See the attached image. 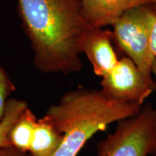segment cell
Listing matches in <instances>:
<instances>
[{
	"mask_svg": "<svg viewBox=\"0 0 156 156\" xmlns=\"http://www.w3.org/2000/svg\"><path fill=\"white\" fill-rule=\"evenodd\" d=\"M17 11L39 72L69 75L80 71V54L90 30L82 0H17Z\"/></svg>",
	"mask_w": 156,
	"mask_h": 156,
	"instance_id": "6da1fadb",
	"label": "cell"
},
{
	"mask_svg": "<svg viewBox=\"0 0 156 156\" xmlns=\"http://www.w3.org/2000/svg\"><path fill=\"white\" fill-rule=\"evenodd\" d=\"M141 108L109 98L101 90L83 88L66 93L44 115L63 135L53 156H77L95 133L112 123L134 116Z\"/></svg>",
	"mask_w": 156,
	"mask_h": 156,
	"instance_id": "7a4b0ae2",
	"label": "cell"
},
{
	"mask_svg": "<svg viewBox=\"0 0 156 156\" xmlns=\"http://www.w3.org/2000/svg\"><path fill=\"white\" fill-rule=\"evenodd\" d=\"M144 5L126 11L112 25L114 42L121 51L130 58L150 83L155 59L151 48V35L156 20V11Z\"/></svg>",
	"mask_w": 156,
	"mask_h": 156,
	"instance_id": "3957f363",
	"label": "cell"
},
{
	"mask_svg": "<svg viewBox=\"0 0 156 156\" xmlns=\"http://www.w3.org/2000/svg\"><path fill=\"white\" fill-rule=\"evenodd\" d=\"M117 122L115 131L97 145L98 156L156 155V108L151 103Z\"/></svg>",
	"mask_w": 156,
	"mask_h": 156,
	"instance_id": "277c9868",
	"label": "cell"
},
{
	"mask_svg": "<svg viewBox=\"0 0 156 156\" xmlns=\"http://www.w3.org/2000/svg\"><path fill=\"white\" fill-rule=\"evenodd\" d=\"M102 78L101 92L120 102L142 106L156 90V84L150 83L128 56L120 58L114 69Z\"/></svg>",
	"mask_w": 156,
	"mask_h": 156,
	"instance_id": "5b68a950",
	"label": "cell"
},
{
	"mask_svg": "<svg viewBox=\"0 0 156 156\" xmlns=\"http://www.w3.org/2000/svg\"><path fill=\"white\" fill-rule=\"evenodd\" d=\"M156 0H82L83 15L90 29L112 25L129 9L155 5Z\"/></svg>",
	"mask_w": 156,
	"mask_h": 156,
	"instance_id": "8992f818",
	"label": "cell"
},
{
	"mask_svg": "<svg viewBox=\"0 0 156 156\" xmlns=\"http://www.w3.org/2000/svg\"><path fill=\"white\" fill-rule=\"evenodd\" d=\"M113 31L103 28L90 29L83 45V53L92 64L93 72L104 77L118 63L119 58L113 47Z\"/></svg>",
	"mask_w": 156,
	"mask_h": 156,
	"instance_id": "52a82bcc",
	"label": "cell"
},
{
	"mask_svg": "<svg viewBox=\"0 0 156 156\" xmlns=\"http://www.w3.org/2000/svg\"><path fill=\"white\" fill-rule=\"evenodd\" d=\"M62 140L63 135L44 116L38 119L29 152L32 156H53Z\"/></svg>",
	"mask_w": 156,
	"mask_h": 156,
	"instance_id": "ba28073f",
	"label": "cell"
},
{
	"mask_svg": "<svg viewBox=\"0 0 156 156\" xmlns=\"http://www.w3.org/2000/svg\"><path fill=\"white\" fill-rule=\"evenodd\" d=\"M38 119L28 107L20 115L9 132L12 146L22 153L29 151L36 130Z\"/></svg>",
	"mask_w": 156,
	"mask_h": 156,
	"instance_id": "9c48e42d",
	"label": "cell"
},
{
	"mask_svg": "<svg viewBox=\"0 0 156 156\" xmlns=\"http://www.w3.org/2000/svg\"><path fill=\"white\" fill-rule=\"evenodd\" d=\"M28 106L25 101L9 98L6 106L5 113L0 122V147L12 146L9 140V132L21 113Z\"/></svg>",
	"mask_w": 156,
	"mask_h": 156,
	"instance_id": "30bf717a",
	"label": "cell"
},
{
	"mask_svg": "<svg viewBox=\"0 0 156 156\" xmlns=\"http://www.w3.org/2000/svg\"><path fill=\"white\" fill-rule=\"evenodd\" d=\"M16 90L10 77L0 64V122L5 113L6 106L9 96Z\"/></svg>",
	"mask_w": 156,
	"mask_h": 156,
	"instance_id": "8fae6325",
	"label": "cell"
},
{
	"mask_svg": "<svg viewBox=\"0 0 156 156\" xmlns=\"http://www.w3.org/2000/svg\"><path fill=\"white\" fill-rule=\"evenodd\" d=\"M0 156H25L24 153H22L17 148L10 147H0Z\"/></svg>",
	"mask_w": 156,
	"mask_h": 156,
	"instance_id": "7c38bea8",
	"label": "cell"
},
{
	"mask_svg": "<svg viewBox=\"0 0 156 156\" xmlns=\"http://www.w3.org/2000/svg\"><path fill=\"white\" fill-rule=\"evenodd\" d=\"M151 48L154 57L156 58V20L153 25L151 35Z\"/></svg>",
	"mask_w": 156,
	"mask_h": 156,
	"instance_id": "4fadbf2b",
	"label": "cell"
},
{
	"mask_svg": "<svg viewBox=\"0 0 156 156\" xmlns=\"http://www.w3.org/2000/svg\"><path fill=\"white\" fill-rule=\"evenodd\" d=\"M152 70H153V74L156 77V58H155L153 62V66H152ZM156 156V155H155Z\"/></svg>",
	"mask_w": 156,
	"mask_h": 156,
	"instance_id": "5bb4252c",
	"label": "cell"
},
{
	"mask_svg": "<svg viewBox=\"0 0 156 156\" xmlns=\"http://www.w3.org/2000/svg\"><path fill=\"white\" fill-rule=\"evenodd\" d=\"M155 7H156V2H155Z\"/></svg>",
	"mask_w": 156,
	"mask_h": 156,
	"instance_id": "9a60e30c",
	"label": "cell"
}]
</instances>
